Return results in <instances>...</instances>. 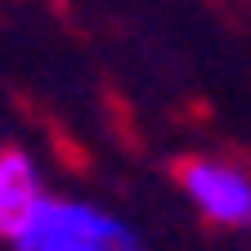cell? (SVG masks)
Masks as SVG:
<instances>
[{
	"mask_svg": "<svg viewBox=\"0 0 251 251\" xmlns=\"http://www.w3.org/2000/svg\"><path fill=\"white\" fill-rule=\"evenodd\" d=\"M135 225H126L99 202H85L72 193H45L27 215L5 225L9 251H112Z\"/></svg>",
	"mask_w": 251,
	"mask_h": 251,
	"instance_id": "obj_1",
	"label": "cell"
},
{
	"mask_svg": "<svg viewBox=\"0 0 251 251\" xmlns=\"http://www.w3.org/2000/svg\"><path fill=\"white\" fill-rule=\"evenodd\" d=\"M179 193L188 198L206 225L215 229H251V171L233 157H215V152H198L184 157L179 171Z\"/></svg>",
	"mask_w": 251,
	"mask_h": 251,
	"instance_id": "obj_2",
	"label": "cell"
},
{
	"mask_svg": "<svg viewBox=\"0 0 251 251\" xmlns=\"http://www.w3.org/2000/svg\"><path fill=\"white\" fill-rule=\"evenodd\" d=\"M45 193H50V188H45L41 162L27 148L5 144V152H0V229L14 225L18 215H27Z\"/></svg>",
	"mask_w": 251,
	"mask_h": 251,
	"instance_id": "obj_3",
	"label": "cell"
}]
</instances>
